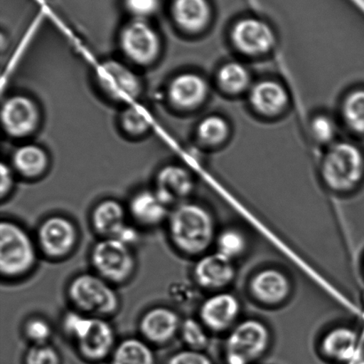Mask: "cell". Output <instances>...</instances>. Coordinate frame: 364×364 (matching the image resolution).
<instances>
[{
	"label": "cell",
	"instance_id": "obj_38",
	"mask_svg": "<svg viewBox=\"0 0 364 364\" xmlns=\"http://www.w3.org/2000/svg\"><path fill=\"white\" fill-rule=\"evenodd\" d=\"M312 132L317 140L323 142H329L333 137L335 126L329 118L319 116L312 123Z\"/></svg>",
	"mask_w": 364,
	"mask_h": 364
},
{
	"label": "cell",
	"instance_id": "obj_30",
	"mask_svg": "<svg viewBox=\"0 0 364 364\" xmlns=\"http://www.w3.org/2000/svg\"><path fill=\"white\" fill-rule=\"evenodd\" d=\"M346 121L353 130L364 134V90L351 93L344 105Z\"/></svg>",
	"mask_w": 364,
	"mask_h": 364
},
{
	"label": "cell",
	"instance_id": "obj_31",
	"mask_svg": "<svg viewBox=\"0 0 364 364\" xmlns=\"http://www.w3.org/2000/svg\"><path fill=\"white\" fill-rule=\"evenodd\" d=\"M23 335L31 345L48 344L53 336V326L42 316H32L23 324Z\"/></svg>",
	"mask_w": 364,
	"mask_h": 364
},
{
	"label": "cell",
	"instance_id": "obj_26",
	"mask_svg": "<svg viewBox=\"0 0 364 364\" xmlns=\"http://www.w3.org/2000/svg\"><path fill=\"white\" fill-rule=\"evenodd\" d=\"M217 252L234 260L241 256L247 249V239L237 228H228L216 237Z\"/></svg>",
	"mask_w": 364,
	"mask_h": 364
},
{
	"label": "cell",
	"instance_id": "obj_37",
	"mask_svg": "<svg viewBox=\"0 0 364 364\" xmlns=\"http://www.w3.org/2000/svg\"><path fill=\"white\" fill-rule=\"evenodd\" d=\"M124 6L135 19L147 20L159 10V0H124Z\"/></svg>",
	"mask_w": 364,
	"mask_h": 364
},
{
	"label": "cell",
	"instance_id": "obj_2",
	"mask_svg": "<svg viewBox=\"0 0 364 364\" xmlns=\"http://www.w3.org/2000/svg\"><path fill=\"white\" fill-rule=\"evenodd\" d=\"M37 242L24 227L13 220L0 224V273L14 280L30 274L37 265Z\"/></svg>",
	"mask_w": 364,
	"mask_h": 364
},
{
	"label": "cell",
	"instance_id": "obj_33",
	"mask_svg": "<svg viewBox=\"0 0 364 364\" xmlns=\"http://www.w3.org/2000/svg\"><path fill=\"white\" fill-rule=\"evenodd\" d=\"M121 124L127 133L140 135L147 132L151 127V119L144 109L133 105L124 110L121 116Z\"/></svg>",
	"mask_w": 364,
	"mask_h": 364
},
{
	"label": "cell",
	"instance_id": "obj_39",
	"mask_svg": "<svg viewBox=\"0 0 364 364\" xmlns=\"http://www.w3.org/2000/svg\"><path fill=\"white\" fill-rule=\"evenodd\" d=\"M115 239L122 241L123 244L130 246L133 248L134 245H136L140 242L141 234L139 229L134 224H127L117 234Z\"/></svg>",
	"mask_w": 364,
	"mask_h": 364
},
{
	"label": "cell",
	"instance_id": "obj_20",
	"mask_svg": "<svg viewBox=\"0 0 364 364\" xmlns=\"http://www.w3.org/2000/svg\"><path fill=\"white\" fill-rule=\"evenodd\" d=\"M358 338L355 331L348 327H337L328 331L321 341V353L331 361L351 363L358 353Z\"/></svg>",
	"mask_w": 364,
	"mask_h": 364
},
{
	"label": "cell",
	"instance_id": "obj_6",
	"mask_svg": "<svg viewBox=\"0 0 364 364\" xmlns=\"http://www.w3.org/2000/svg\"><path fill=\"white\" fill-rule=\"evenodd\" d=\"M364 160L361 151L354 145L341 142L331 149L324 160L323 180L336 192H348L362 180Z\"/></svg>",
	"mask_w": 364,
	"mask_h": 364
},
{
	"label": "cell",
	"instance_id": "obj_18",
	"mask_svg": "<svg viewBox=\"0 0 364 364\" xmlns=\"http://www.w3.org/2000/svg\"><path fill=\"white\" fill-rule=\"evenodd\" d=\"M170 207L164 202L155 190H144L135 194L128 203L127 212L138 226L151 228L168 219Z\"/></svg>",
	"mask_w": 364,
	"mask_h": 364
},
{
	"label": "cell",
	"instance_id": "obj_14",
	"mask_svg": "<svg viewBox=\"0 0 364 364\" xmlns=\"http://www.w3.org/2000/svg\"><path fill=\"white\" fill-rule=\"evenodd\" d=\"M37 105L23 95L12 96L4 103L1 119L4 128L14 137H23L36 130L38 123Z\"/></svg>",
	"mask_w": 364,
	"mask_h": 364
},
{
	"label": "cell",
	"instance_id": "obj_8",
	"mask_svg": "<svg viewBox=\"0 0 364 364\" xmlns=\"http://www.w3.org/2000/svg\"><path fill=\"white\" fill-rule=\"evenodd\" d=\"M124 53L138 64H149L158 57L160 41L154 28L144 19L129 21L120 36Z\"/></svg>",
	"mask_w": 364,
	"mask_h": 364
},
{
	"label": "cell",
	"instance_id": "obj_24",
	"mask_svg": "<svg viewBox=\"0 0 364 364\" xmlns=\"http://www.w3.org/2000/svg\"><path fill=\"white\" fill-rule=\"evenodd\" d=\"M110 364H156L151 345L142 338L129 337L117 343Z\"/></svg>",
	"mask_w": 364,
	"mask_h": 364
},
{
	"label": "cell",
	"instance_id": "obj_36",
	"mask_svg": "<svg viewBox=\"0 0 364 364\" xmlns=\"http://www.w3.org/2000/svg\"><path fill=\"white\" fill-rule=\"evenodd\" d=\"M166 364H213L212 359L203 351L187 348L173 353Z\"/></svg>",
	"mask_w": 364,
	"mask_h": 364
},
{
	"label": "cell",
	"instance_id": "obj_32",
	"mask_svg": "<svg viewBox=\"0 0 364 364\" xmlns=\"http://www.w3.org/2000/svg\"><path fill=\"white\" fill-rule=\"evenodd\" d=\"M92 318L94 316H88L73 308L63 313L60 320V326L64 334L75 342L90 326Z\"/></svg>",
	"mask_w": 364,
	"mask_h": 364
},
{
	"label": "cell",
	"instance_id": "obj_15",
	"mask_svg": "<svg viewBox=\"0 0 364 364\" xmlns=\"http://www.w3.org/2000/svg\"><path fill=\"white\" fill-rule=\"evenodd\" d=\"M232 39L241 52L251 56L269 51L276 41L272 28L253 18L238 21L232 31Z\"/></svg>",
	"mask_w": 364,
	"mask_h": 364
},
{
	"label": "cell",
	"instance_id": "obj_12",
	"mask_svg": "<svg viewBox=\"0 0 364 364\" xmlns=\"http://www.w3.org/2000/svg\"><path fill=\"white\" fill-rule=\"evenodd\" d=\"M99 84L107 94L121 102H130L141 92L136 74L117 61H107L97 71Z\"/></svg>",
	"mask_w": 364,
	"mask_h": 364
},
{
	"label": "cell",
	"instance_id": "obj_1",
	"mask_svg": "<svg viewBox=\"0 0 364 364\" xmlns=\"http://www.w3.org/2000/svg\"><path fill=\"white\" fill-rule=\"evenodd\" d=\"M166 226L171 244L186 256L205 255L216 240L212 213L198 203L185 202L173 207Z\"/></svg>",
	"mask_w": 364,
	"mask_h": 364
},
{
	"label": "cell",
	"instance_id": "obj_35",
	"mask_svg": "<svg viewBox=\"0 0 364 364\" xmlns=\"http://www.w3.org/2000/svg\"><path fill=\"white\" fill-rule=\"evenodd\" d=\"M168 295L171 301L181 308L194 306L200 299L195 285L186 281H176L171 284Z\"/></svg>",
	"mask_w": 364,
	"mask_h": 364
},
{
	"label": "cell",
	"instance_id": "obj_34",
	"mask_svg": "<svg viewBox=\"0 0 364 364\" xmlns=\"http://www.w3.org/2000/svg\"><path fill=\"white\" fill-rule=\"evenodd\" d=\"M23 364H63L58 349L51 344L31 345L25 353Z\"/></svg>",
	"mask_w": 364,
	"mask_h": 364
},
{
	"label": "cell",
	"instance_id": "obj_7",
	"mask_svg": "<svg viewBox=\"0 0 364 364\" xmlns=\"http://www.w3.org/2000/svg\"><path fill=\"white\" fill-rule=\"evenodd\" d=\"M35 240L39 252L46 258L62 260L73 254L77 248L80 233L76 224L69 217L52 215L39 224Z\"/></svg>",
	"mask_w": 364,
	"mask_h": 364
},
{
	"label": "cell",
	"instance_id": "obj_13",
	"mask_svg": "<svg viewBox=\"0 0 364 364\" xmlns=\"http://www.w3.org/2000/svg\"><path fill=\"white\" fill-rule=\"evenodd\" d=\"M192 274L198 287L219 291L233 283L235 269L233 260L215 252L199 256Z\"/></svg>",
	"mask_w": 364,
	"mask_h": 364
},
{
	"label": "cell",
	"instance_id": "obj_17",
	"mask_svg": "<svg viewBox=\"0 0 364 364\" xmlns=\"http://www.w3.org/2000/svg\"><path fill=\"white\" fill-rule=\"evenodd\" d=\"M291 281L277 269H265L257 273L250 283V291L257 301L267 306L284 303L291 294Z\"/></svg>",
	"mask_w": 364,
	"mask_h": 364
},
{
	"label": "cell",
	"instance_id": "obj_22",
	"mask_svg": "<svg viewBox=\"0 0 364 364\" xmlns=\"http://www.w3.org/2000/svg\"><path fill=\"white\" fill-rule=\"evenodd\" d=\"M172 14L183 30L198 32L208 24L212 10L208 0H173Z\"/></svg>",
	"mask_w": 364,
	"mask_h": 364
},
{
	"label": "cell",
	"instance_id": "obj_23",
	"mask_svg": "<svg viewBox=\"0 0 364 364\" xmlns=\"http://www.w3.org/2000/svg\"><path fill=\"white\" fill-rule=\"evenodd\" d=\"M251 102L255 109L266 115H276L288 103V95L283 85L274 81H262L251 92Z\"/></svg>",
	"mask_w": 364,
	"mask_h": 364
},
{
	"label": "cell",
	"instance_id": "obj_19",
	"mask_svg": "<svg viewBox=\"0 0 364 364\" xmlns=\"http://www.w3.org/2000/svg\"><path fill=\"white\" fill-rule=\"evenodd\" d=\"M127 209L116 199L100 202L91 212L92 230L101 238H115L127 224Z\"/></svg>",
	"mask_w": 364,
	"mask_h": 364
},
{
	"label": "cell",
	"instance_id": "obj_41",
	"mask_svg": "<svg viewBox=\"0 0 364 364\" xmlns=\"http://www.w3.org/2000/svg\"><path fill=\"white\" fill-rule=\"evenodd\" d=\"M355 364H364V360H363V361L356 362Z\"/></svg>",
	"mask_w": 364,
	"mask_h": 364
},
{
	"label": "cell",
	"instance_id": "obj_5",
	"mask_svg": "<svg viewBox=\"0 0 364 364\" xmlns=\"http://www.w3.org/2000/svg\"><path fill=\"white\" fill-rule=\"evenodd\" d=\"M270 344L269 328L259 320L242 321L231 331L225 344L227 364H252L266 354Z\"/></svg>",
	"mask_w": 364,
	"mask_h": 364
},
{
	"label": "cell",
	"instance_id": "obj_29",
	"mask_svg": "<svg viewBox=\"0 0 364 364\" xmlns=\"http://www.w3.org/2000/svg\"><path fill=\"white\" fill-rule=\"evenodd\" d=\"M230 128L227 121L219 116H210L199 124L198 137L207 145H219L228 135Z\"/></svg>",
	"mask_w": 364,
	"mask_h": 364
},
{
	"label": "cell",
	"instance_id": "obj_28",
	"mask_svg": "<svg viewBox=\"0 0 364 364\" xmlns=\"http://www.w3.org/2000/svg\"><path fill=\"white\" fill-rule=\"evenodd\" d=\"M207 329L199 319L188 317L182 320L179 336L187 348L203 351L209 344Z\"/></svg>",
	"mask_w": 364,
	"mask_h": 364
},
{
	"label": "cell",
	"instance_id": "obj_40",
	"mask_svg": "<svg viewBox=\"0 0 364 364\" xmlns=\"http://www.w3.org/2000/svg\"><path fill=\"white\" fill-rule=\"evenodd\" d=\"M14 185V177L12 171L9 167L2 164L1 165V184H0V194L4 199L12 191Z\"/></svg>",
	"mask_w": 364,
	"mask_h": 364
},
{
	"label": "cell",
	"instance_id": "obj_3",
	"mask_svg": "<svg viewBox=\"0 0 364 364\" xmlns=\"http://www.w3.org/2000/svg\"><path fill=\"white\" fill-rule=\"evenodd\" d=\"M67 296L73 308L88 316L107 317L120 308V298L113 284L94 273L77 274L67 287Z\"/></svg>",
	"mask_w": 364,
	"mask_h": 364
},
{
	"label": "cell",
	"instance_id": "obj_11",
	"mask_svg": "<svg viewBox=\"0 0 364 364\" xmlns=\"http://www.w3.org/2000/svg\"><path fill=\"white\" fill-rule=\"evenodd\" d=\"M240 311V302L235 296L219 291L200 304L199 320L207 330L224 333L234 326Z\"/></svg>",
	"mask_w": 364,
	"mask_h": 364
},
{
	"label": "cell",
	"instance_id": "obj_27",
	"mask_svg": "<svg viewBox=\"0 0 364 364\" xmlns=\"http://www.w3.org/2000/svg\"><path fill=\"white\" fill-rule=\"evenodd\" d=\"M221 88L230 93H240L247 88L250 74L247 69L239 63H230L221 68L219 73Z\"/></svg>",
	"mask_w": 364,
	"mask_h": 364
},
{
	"label": "cell",
	"instance_id": "obj_25",
	"mask_svg": "<svg viewBox=\"0 0 364 364\" xmlns=\"http://www.w3.org/2000/svg\"><path fill=\"white\" fill-rule=\"evenodd\" d=\"M13 163L18 172L28 178H36L45 172L48 165L46 152L34 145L21 146L14 153Z\"/></svg>",
	"mask_w": 364,
	"mask_h": 364
},
{
	"label": "cell",
	"instance_id": "obj_21",
	"mask_svg": "<svg viewBox=\"0 0 364 364\" xmlns=\"http://www.w3.org/2000/svg\"><path fill=\"white\" fill-rule=\"evenodd\" d=\"M208 93V85L198 75L184 73L174 78L169 88V98L174 105L191 109L201 105Z\"/></svg>",
	"mask_w": 364,
	"mask_h": 364
},
{
	"label": "cell",
	"instance_id": "obj_16",
	"mask_svg": "<svg viewBox=\"0 0 364 364\" xmlns=\"http://www.w3.org/2000/svg\"><path fill=\"white\" fill-rule=\"evenodd\" d=\"M154 190L167 206L173 208L185 202L192 194L194 182L183 167L169 165L159 171Z\"/></svg>",
	"mask_w": 364,
	"mask_h": 364
},
{
	"label": "cell",
	"instance_id": "obj_10",
	"mask_svg": "<svg viewBox=\"0 0 364 364\" xmlns=\"http://www.w3.org/2000/svg\"><path fill=\"white\" fill-rule=\"evenodd\" d=\"M181 322L176 310L167 306H156L141 316L139 331L149 344L164 345L179 335Z\"/></svg>",
	"mask_w": 364,
	"mask_h": 364
},
{
	"label": "cell",
	"instance_id": "obj_4",
	"mask_svg": "<svg viewBox=\"0 0 364 364\" xmlns=\"http://www.w3.org/2000/svg\"><path fill=\"white\" fill-rule=\"evenodd\" d=\"M92 269L109 283L123 284L134 276L136 258L133 248L115 238H101L90 252Z\"/></svg>",
	"mask_w": 364,
	"mask_h": 364
},
{
	"label": "cell",
	"instance_id": "obj_9",
	"mask_svg": "<svg viewBox=\"0 0 364 364\" xmlns=\"http://www.w3.org/2000/svg\"><path fill=\"white\" fill-rule=\"evenodd\" d=\"M76 345L78 354L85 361L97 363L110 358L117 347L115 329L106 318L94 317Z\"/></svg>",
	"mask_w": 364,
	"mask_h": 364
}]
</instances>
